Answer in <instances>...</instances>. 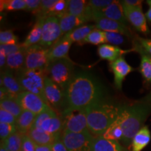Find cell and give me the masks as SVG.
Listing matches in <instances>:
<instances>
[{
  "label": "cell",
  "mask_w": 151,
  "mask_h": 151,
  "mask_svg": "<svg viewBox=\"0 0 151 151\" xmlns=\"http://www.w3.org/2000/svg\"><path fill=\"white\" fill-rule=\"evenodd\" d=\"M109 66L114 75L115 86L118 89L121 90L124 78L129 73L134 71V69L125 61L123 57L110 62Z\"/></svg>",
  "instance_id": "cell-14"
},
{
  "label": "cell",
  "mask_w": 151,
  "mask_h": 151,
  "mask_svg": "<svg viewBox=\"0 0 151 151\" xmlns=\"http://www.w3.org/2000/svg\"><path fill=\"white\" fill-rule=\"evenodd\" d=\"M17 118L9 113L8 111L0 109V122L3 123L16 124Z\"/></svg>",
  "instance_id": "cell-40"
},
{
  "label": "cell",
  "mask_w": 151,
  "mask_h": 151,
  "mask_svg": "<svg viewBox=\"0 0 151 151\" xmlns=\"http://www.w3.org/2000/svg\"><path fill=\"white\" fill-rule=\"evenodd\" d=\"M146 3L148 4V5H151V0H148V1H146Z\"/></svg>",
  "instance_id": "cell-51"
},
{
  "label": "cell",
  "mask_w": 151,
  "mask_h": 151,
  "mask_svg": "<svg viewBox=\"0 0 151 151\" xmlns=\"http://www.w3.org/2000/svg\"><path fill=\"white\" fill-rule=\"evenodd\" d=\"M17 99L23 110L35 113L37 116L50 108L40 96L29 92H22L17 96Z\"/></svg>",
  "instance_id": "cell-12"
},
{
  "label": "cell",
  "mask_w": 151,
  "mask_h": 151,
  "mask_svg": "<svg viewBox=\"0 0 151 151\" xmlns=\"http://www.w3.org/2000/svg\"><path fill=\"white\" fill-rule=\"evenodd\" d=\"M0 48H1L4 51V52L7 56L11 53H14L20 49L22 48L20 44H16V45H1L0 46Z\"/></svg>",
  "instance_id": "cell-43"
},
{
  "label": "cell",
  "mask_w": 151,
  "mask_h": 151,
  "mask_svg": "<svg viewBox=\"0 0 151 151\" xmlns=\"http://www.w3.org/2000/svg\"><path fill=\"white\" fill-rule=\"evenodd\" d=\"M122 136H123V131L117 118L116 121L111 124L110 127L106 130V132L101 137L107 140L120 141L122 139Z\"/></svg>",
  "instance_id": "cell-29"
},
{
  "label": "cell",
  "mask_w": 151,
  "mask_h": 151,
  "mask_svg": "<svg viewBox=\"0 0 151 151\" xmlns=\"http://www.w3.org/2000/svg\"><path fill=\"white\" fill-rule=\"evenodd\" d=\"M150 112L151 104L141 101L129 105H121L118 120L123 131L120 141L124 148L129 149L131 146L134 137L143 127Z\"/></svg>",
  "instance_id": "cell-2"
},
{
  "label": "cell",
  "mask_w": 151,
  "mask_h": 151,
  "mask_svg": "<svg viewBox=\"0 0 151 151\" xmlns=\"http://www.w3.org/2000/svg\"><path fill=\"white\" fill-rule=\"evenodd\" d=\"M138 42L141 45L143 51L151 57V39L137 37Z\"/></svg>",
  "instance_id": "cell-42"
},
{
  "label": "cell",
  "mask_w": 151,
  "mask_h": 151,
  "mask_svg": "<svg viewBox=\"0 0 151 151\" xmlns=\"http://www.w3.org/2000/svg\"><path fill=\"white\" fill-rule=\"evenodd\" d=\"M133 48L135 51L141 55V63L139 67V71L143 78L148 83H151V57L143 51L141 45L137 41H135Z\"/></svg>",
  "instance_id": "cell-22"
},
{
  "label": "cell",
  "mask_w": 151,
  "mask_h": 151,
  "mask_svg": "<svg viewBox=\"0 0 151 151\" xmlns=\"http://www.w3.org/2000/svg\"><path fill=\"white\" fill-rule=\"evenodd\" d=\"M52 151H68L67 147L62 142L61 138L51 145Z\"/></svg>",
  "instance_id": "cell-44"
},
{
  "label": "cell",
  "mask_w": 151,
  "mask_h": 151,
  "mask_svg": "<svg viewBox=\"0 0 151 151\" xmlns=\"http://www.w3.org/2000/svg\"><path fill=\"white\" fill-rule=\"evenodd\" d=\"M68 1L66 0H57L51 10L49 12L48 17L56 16L59 17L67 13Z\"/></svg>",
  "instance_id": "cell-34"
},
{
  "label": "cell",
  "mask_w": 151,
  "mask_h": 151,
  "mask_svg": "<svg viewBox=\"0 0 151 151\" xmlns=\"http://www.w3.org/2000/svg\"><path fill=\"white\" fill-rule=\"evenodd\" d=\"M36 118L37 115L35 113L23 110L21 114L17 118L16 124L17 131L22 135L27 134V132L32 128Z\"/></svg>",
  "instance_id": "cell-23"
},
{
  "label": "cell",
  "mask_w": 151,
  "mask_h": 151,
  "mask_svg": "<svg viewBox=\"0 0 151 151\" xmlns=\"http://www.w3.org/2000/svg\"><path fill=\"white\" fill-rule=\"evenodd\" d=\"M37 144L27 134L22 135L21 151H36Z\"/></svg>",
  "instance_id": "cell-38"
},
{
  "label": "cell",
  "mask_w": 151,
  "mask_h": 151,
  "mask_svg": "<svg viewBox=\"0 0 151 151\" xmlns=\"http://www.w3.org/2000/svg\"><path fill=\"white\" fill-rule=\"evenodd\" d=\"M131 51H135L134 48L130 50H122L118 46L109 44H103L99 46L97 50L99 58L102 60H108L109 62H113L121 58L122 55Z\"/></svg>",
  "instance_id": "cell-18"
},
{
  "label": "cell",
  "mask_w": 151,
  "mask_h": 151,
  "mask_svg": "<svg viewBox=\"0 0 151 151\" xmlns=\"http://www.w3.org/2000/svg\"><path fill=\"white\" fill-rule=\"evenodd\" d=\"M50 134L62 133L63 129L62 118L52 108H48L37 115L33 127Z\"/></svg>",
  "instance_id": "cell-8"
},
{
  "label": "cell",
  "mask_w": 151,
  "mask_h": 151,
  "mask_svg": "<svg viewBox=\"0 0 151 151\" xmlns=\"http://www.w3.org/2000/svg\"><path fill=\"white\" fill-rule=\"evenodd\" d=\"M25 48H22L20 50L7 56L6 67L10 71H18L24 68L25 62Z\"/></svg>",
  "instance_id": "cell-26"
},
{
  "label": "cell",
  "mask_w": 151,
  "mask_h": 151,
  "mask_svg": "<svg viewBox=\"0 0 151 151\" xmlns=\"http://www.w3.org/2000/svg\"><path fill=\"white\" fill-rule=\"evenodd\" d=\"M25 50V69H47L49 65L48 58L49 49L37 44L26 48Z\"/></svg>",
  "instance_id": "cell-10"
},
{
  "label": "cell",
  "mask_w": 151,
  "mask_h": 151,
  "mask_svg": "<svg viewBox=\"0 0 151 151\" xmlns=\"http://www.w3.org/2000/svg\"><path fill=\"white\" fill-rule=\"evenodd\" d=\"M63 129L72 133H83L89 132L85 109L67 106L60 113Z\"/></svg>",
  "instance_id": "cell-5"
},
{
  "label": "cell",
  "mask_w": 151,
  "mask_h": 151,
  "mask_svg": "<svg viewBox=\"0 0 151 151\" xmlns=\"http://www.w3.org/2000/svg\"><path fill=\"white\" fill-rule=\"evenodd\" d=\"M36 151H52L51 146H38L37 145Z\"/></svg>",
  "instance_id": "cell-47"
},
{
  "label": "cell",
  "mask_w": 151,
  "mask_h": 151,
  "mask_svg": "<svg viewBox=\"0 0 151 151\" xmlns=\"http://www.w3.org/2000/svg\"><path fill=\"white\" fill-rule=\"evenodd\" d=\"M85 109L88 130L94 137H101L118 118L121 105L104 99Z\"/></svg>",
  "instance_id": "cell-3"
},
{
  "label": "cell",
  "mask_w": 151,
  "mask_h": 151,
  "mask_svg": "<svg viewBox=\"0 0 151 151\" xmlns=\"http://www.w3.org/2000/svg\"><path fill=\"white\" fill-rule=\"evenodd\" d=\"M106 92L97 79L88 73H76L65 90L66 105L86 109L105 98Z\"/></svg>",
  "instance_id": "cell-1"
},
{
  "label": "cell",
  "mask_w": 151,
  "mask_h": 151,
  "mask_svg": "<svg viewBox=\"0 0 151 151\" xmlns=\"http://www.w3.org/2000/svg\"><path fill=\"white\" fill-rule=\"evenodd\" d=\"M124 14L128 22L139 32L147 35L149 29L147 25V20L142 12V7H132L122 4Z\"/></svg>",
  "instance_id": "cell-13"
},
{
  "label": "cell",
  "mask_w": 151,
  "mask_h": 151,
  "mask_svg": "<svg viewBox=\"0 0 151 151\" xmlns=\"http://www.w3.org/2000/svg\"><path fill=\"white\" fill-rule=\"evenodd\" d=\"M140 101H141V102H144V103L149 104H151V91L149 92V94H148V95H146L144 98L141 99Z\"/></svg>",
  "instance_id": "cell-48"
},
{
  "label": "cell",
  "mask_w": 151,
  "mask_h": 151,
  "mask_svg": "<svg viewBox=\"0 0 151 151\" xmlns=\"http://www.w3.org/2000/svg\"><path fill=\"white\" fill-rule=\"evenodd\" d=\"M26 11L36 14L40 8L41 1L40 0H25Z\"/></svg>",
  "instance_id": "cell-41"
},
{
  "label": "cell",
  "mask_w": 151,
  "mask_h": 151,
  "mask_svg": "<svg viewBox=\"0 0 151 151\" xmlns=\"http://www.w3.org/2000/svg\"><path fill=\"white\" fill-rule=\"evenodd\" d=\"M72 42L62 37L53 46L49 49L48 58L49 63L61 59H69L68 55Z\"/></svg>",
  "instance_id": "cell-16"
},
{
  "label": "cell",
  "mask_w": 151,
  "mask_h": 151,
  "mask_svg": "<svg viewBox=\"0 0 151 151\" xmlns=\"http://www.w3.org/2000/svg\"><path fill=\"white\" fill-rule=\"evenodd\" d=\"M88 1L84 0H68L67 13L75 16L84 17Z\"/></svg>",
  "instance_id": "cell-31"
},
{
  "label": "cell",
  "mask_w": 151,
  "mask_h": 151,
  "mask_svg": "<svg viewBox=\"0 0 151 151\" xmlns=\"http://www.w3.org/2000/svg\"><path fill=\"white\" fill-rule=\"evenodd\" d=\"M125 148L119 141L107 140L101 137H94L91 151H123Z\"/></svg>",
  "instance_id": "cell-21"
},
{
  "label": "cell",
  "mask_w": 151,
  "mask_h": 151,
  "mask_svg": "<svg viewBox=\"0 0 151 151\" xmlns=\"http://www.w3.org/2000/svg\"><path fill=\"white\" fill-rule=\"evenodd\" d=\"M0 2L1 11L26 10L25 0H1Z\"/></svg>",
  "instance_id": "cell-33"
},
{
  "label": "cell",
  "mask_w": 151,
  "mask_h": 151,
  "mask_svg": "<svg viewBox=\"0 0 151 151\" xmlns=\"http://www.w3.org/2000/svg\"><path fill=\"white\" fill-rule=\"evenodd\" d=\"M123 151H130V150H129V149H127V148H125V149H124V150Z\"/></svg>",
  "instance_id": "cell-52"
},
{
  "label": "cell",
  "mask_w": 151,
  "mask_h": 151,
  "mask_svg": "<svg viewBox=\"0 0 151 151\" xmlns=\"http://www.w3.org/2000/svg\"><path fill=\"white\" fill-rule=\"evenodd\" d=\"M45 96L47 103L50 108L57 112L66 104L65 92L60 87L47 76L45 79Z\"/></svg>",
  "instance_id": "cell-11"
},
{
  "label": "cell",
  "mask_w": 151,
  "mask_h": 151,
  "mask_svg": "<svg viewBox=\"0 0 151 151\" xmlns=\"http://www.w3.org/2000/svg\"><path fill=\"white\" fill-rule=\"evenodd\" d=\"M62 35L58 17H48L43 21L42 35L39 44L43 48L50 49L61 39Z\"/></svg>",
  "instance_id": "cell-9"
},
{
  "label": "cell",
  "mask_w": 151,
  "mask_h": 151,
  "mask_svg": "<svg viewBox=\"0 0 151 151\" xmlns=\"http://www.w3.org/2000/svg\"><path fill=\"white\" fill-rule=\"evenodd\" d=\"M27 134L38 146H51L61 138V133L50 134L35 127L32 128Z\"/></svg>",
  "instance_id": "cell-17"
},
{
  "label": "cell",
  "mask_w": 151,
  "mask_h": 151,
  "mask_svg": "<svg viewBox=\"0 0 151 151\" xmlns=\"http://www.w3.org/2000/svg\"><path fill=\"white\" fill-rule=\"evenodd\" d=\"M107 43L106 39L104 32L98 29H94L93 31L89 34V35L84 39L82 42L79 44H85V43H90L93 45H100Z\"/></svg>",
  "instance_id": "cell-32"
},
{
  "label": "cell",
  "mask_w": 151,
  "mask_h": 151,
  "mask_svg": "<svg viewBox=\"0 0 151 151\" xmlns=\"http://www.w3.org/2000/svg\"><path fill=\"white\" fill-rule=\"evenodd\" d=\"M17 127L16 124H11L0 122V139L1 141L11 137L17 132Z\"/></svg>",
  "instance_id": "cell-36"
},
{
  "label": "cell",
  "mask_w": 151,
  "mask_h": 151,
  "mask_svg": "<svg viewBox=\"0 0 151 151\" xmlns=\"http://www.w3.org/2000/svg\"><path fill=\"white\" fill-rule=\"evenodd\" d=\"M105 35H106V39L107 43L115 45L116 46H118V45L122 44V43H123L124 41V35H122L120 33L105 32Z\"/></svg>",
  "instance_id": "cell-37"
},
{
  "label": "cell",
  "mask_w": 151,
  "mask_h": 151,
  "mask_svg": "<svg viewBox=\"0 0 151 151\" xmlns=\"http://www.w3.org/2000/svg\"><path fill=\"white\" fill-rule=\"evenodd\" d=\"M48 76L46 69H27L17 71L16 78L23 91L29 92L40 96L47 103L45 96V79Z\"/></svg>",
  "instance_id": "cell-4"
},
{
  "label": "cell",
  "mask_w": 151,
  "mask_h": 151,
  "mask_svg": "<svg viewBox=\"0 0 151 151\" xmlns=\"http://www.w3.org/2000/svg\"><path fill=\"white\" fill-rule=\"evenodd\" d=\"M94 22L96 29H100L105 32H117L127 37H131L132 35L131 31L126 24L116 20L101 18L96 19Z\"/></svg>",
  "instance_id": "cell-15"
},
{
  "label": "cell",
  "mask_w": 151,
  "mask_h": 151,
  "mask_svg": "<svg viewBox=\"0 0 151 151\" xmlns=\"http://www.w3.org/2000/svg\"><path fill=\"white\" fill-rule=\"evenodd\" d=\"M46 70L49 78L65 92L75 75L73 63L70 59H61L50 62Z\"/></svg>",
  "instance_id": "cell-6"
},
{
  "label": "cell",
  "mask_w": 151,
  "mask_h": 151,
  "mask_svg": "<svg viewBox=\"0 0 151 151\" xmlns=\"http://www.w3.org/2000/svg\"><path fill=\"white\" fill-rule=\"evenodd\" d=\"M95 25L92 24H83L75 29L72 30L70 32L64 35L66 39L69 40L71 42L78 43H80L84 40L89 35V34L92 31L95 29Z\"/></svg>",
  "instance_id": "cell-27"
},
{
  "label": "cell",
  "mask_w": 151,
  "mask_h": 151,
  "mask_svg": "<svg viewBox=\"0 0 151 151\" xmlns=\"http://www.w3.org/2000/svg\"><path fill=\"white\" fill-rule=\"evenodd\" d=\"M94 137L90 132L72 133L62 131L61 139L68 151H91Z\"/></svg>",
  "instance_id": "cell-7"
},
{
  "label": "cell",
  "mask_w": 151,
  "mask_h": 151,
  "mask_svg": "<svg viewBox=\"0 0 151 151\" xmlns=\"http://www.w3.org/2000/svg\"><path fill=\"white\" fill-rule=\"evenodd\" d=\"M22 134L16 132L5 140L1 141V145L7 151H21Z\"/></svg>",
  "instance_id": "cell-30"
},
{
  "label": "cell",
  "mask_w": 151,
  "mask_h": 151,
  "mask_svg": "<svg viewBox=\"0 0 151 151\" xmlns=\"http://www.w3.org/2000/svg\"><path fill=\"white\" fill-rule=\"evenodd\" d=\"M150 132L147 126H144L136 134L132 141V151H141L150 143Z\"/></svg>",
  "instance_id": "cell-25"
},
{
  "label": "cell",
  "mask_w": 151,
  "mask_h": 151,
  "mask_svg": "<svg viewBox=\"0 0 151 151\" xmlns=\"http://www.w3.org/2000/svg\"><path fill=\"white\" fill-rule=\"evenodd\" d=\"M18 37L11 30L1 31L0 32V43L1 45H16L18 43Z\"/></svg>",
  "instance_id": "cell-35"
},
{
  "label": "cell",
  "mask_w": 151,
  "mask_h": 151,
  "mask_svg": "<svg viewBox=\"0 0 151 151\" xmlns=\"http://www.w3.org/2000/svg\"><path fill=\"white\" fill-rule=\"evenodd\" d=\"M58 18L59 19L60 28L63 35L70 32L76 28L81 27L88 22L84 17L75 16L69 13H66Z\"/></svg>",
  "instance_id": "cell-19"
},
{
  "label": "cell",
  "mask_w": 151,
  "mask_h": 151,
  "mask_svg": "<svg viewBox=\"0 0 151 151\" xmlns=\"http://www.w3.org/2000/svg\"><path fill=\"white\" fill-rule=\"evenodd\" d=\"M0 108L8 111L11 114L17 118L21 114L23 109L19 104L17 97L9 95L7 97L1 100L0 101Z\"/></svg>",
  "instance_id": "cell-28"
},
{
  "label": "cell",
  "mask_w": 151,
  "mask_h": 151,
  "mask_svg": "<svg viewBox=\"0 0 151 151\" xmlns=\"http://www.w3.org/2000/svg\"><path fill=\"white\" fill-rule=\"evenodd\" d=\"M113 1L111 0H90L88 1V5L90 8L100 10L108 6L113 3Z\"/></svg>",
  "instance_id": "cell-39"
},
{
  "label": "cell",
  "mask_w": 151,
  "mask_h": 151,
  "mask_svg": "<svg viewBox=\"0 0 151 151\" xmlns=\"http://www.w3.org/2000/svg\"><path fill=\"white\" fill-rule=\"evenodd\" d=\"M43 20H44V18H37V20H36L32 29L28 34L27 37H26L24 42L20 44L22 48L26 49L35 46V45H37L40 42L41 35H42V24Z\"/></svg>",
  "instance_id": "cell-24"
},
{
  "label": "cell",
  "mask_w": 151,
  "mask_h": 151,
  "mask_svg": "<svg viewBox=\"0 0 151 151\" xmlns=\"http://www.w3.org/2000/svg\"><path fill=\"white\" fill-rule=\"evenodd\" d=\"M1 86L4 87L9 94L14 97H17L19 94L23 92L16 77L9 69L4 70L1 73Z\"/></svg>",
  "instance_id": "cell-20"
},
{
  "label": "cell",
  "mask_w": 151,
  "mask_h": 151,
  "mask_svg": "<svg viewBox=\"0 0 151 151\" xmlns=\"http://www.w3.org/2000/svg\"><path fill=\"white\" fill-rule=\"evenodd\" d=\"M142 2L143 1H141V0H124V1H121L122 4L132 7H142Z\"/></svg>",
  "instance_id": "cell-45"
},
{
  "label": "cell",
  "mask_w": 151,
  "mask_h": 151,
  "mask_svg": "<svg viewBox=\"0 0 151 151\" xmlns=\"http://www.w3.org/2000/svg\"><path fill=\"white\" fill-rule=\"evenodd\" d=\"M148 6H149V9L146 13L145 16H146V20H148V22H151V5H148Z\"/></svg>",
  "instance_id": "cell-49"
},
{
  "label": "cell",
  "mask_w": 151,
  "mask_h": 151,
  "mask_svg": "<svg viewBox=\"0 0 151 151\" xmlns=\"http://www.w3.org/2000/svg\"><path fill=\"white\" fill-rule=\"evenodd\" d=\"M6 59L7 55L2 49L0 48V67H1V70H2V68L6 66Z\"/></svg>",
  "instance_id": "cell-46"
},
{
  "label": "cell",
  "mask_w": 151,
  "mask_h": 151,
  "mask_svg": "<svg viewBox=\"0 0 151 151\" xmlns=\"http://www.w3.org/2000/svg\"><path fill=\"white\" fill-rule=\"evenodd\" d=\"M0 151H7V150H6L4 147L2 146H1H1H0Z\"/></svg>",
  "instance_id": "cell-50"
}]
</instances>
